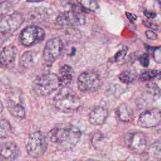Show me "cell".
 <instances>
[{"mask_svg": "<svg viewBox=\"0 0 161 161\" xmlns=\"http://www.w3.org/2000/svg\"><path fill=\"white\" fill-rule=\"evenodd\" d=\"M82 132L74 125L64 127H55L49 131L48 137L51 142L64 152L72 150L80 142Z\"/></svg>", "mask_w": 161, "mask_h": 161, "instance_id": "cell-1", "label": "cell"}, {"mask_svg": "<svg viewBox=\"0 0 161 161\" xmlns=\"http://www.w3.org/2000/svg\"><path fill=\"white\" fill-rule=\"evenodd\" d=\"M53 104L58 111L68 113L77 111L81 106V100L74 91L64 87L54 96Z\"/></svg>", "mask_w": 161, "mask_h": 161, "instance_id": "cell-2", "label": "cell"}, {"mask_svg": "<svg viewBox=\"0 0 161 161\" xmlns=\"http://www.w3.org/2000/svg\"><path fill=\"white\" fill-rule=\"evenodd\" d=\"M60 86L58 75L49 72L37 76L33 82L32 88L37 95L47 96L55 92Z\"/></svg>", "mask_w": 161, "mask_h": 161, "instance_id": "cell-3", "label": "cell"}, {"mask_svg": "<svg viewBox=\"0 0 161 161\" xmlns=\"http://www.w3.org/2000/svg\"><path fill=\"white\" fill-rule=\"evenodd\" d=\"M47 148V139L42 131H35L30 135L26 144V151L30 156L40 158L43 156Z\"/></svg>", "mask_w": 161, "mask_h": 161, "instance_id": "cell-4", "label": "cell"}, {"mask_svg": "<svg viewBox=\"0 0 161 161\" xmlns=\"http://www.w3.org/2000/svg\"><path fill=\"white\" fill-rule=\"evenodd\" d=\"M45 35V33L42 28L36 25H29L21 30L19 35V42L23 46L28 47L43 41Z\"/></svg>", "mask_w": 161, "mask_h": 161, "instance_id": "cell-5", "label": "cell"}, {"mask_svg": "<svg viewBox=\"0 0 161 161\" xmlns=\"http://www.w3.org/2000/svg\"><path fill=\"white\" fill-rule=\"evenodd\" d=\"M63 43L59 38L48 40L43 51V60L46 65L50 66L61 55Z\"/></svg>", "mask_w": 161, "mask_h": 161, "instance_id": "cell-6", "label": "cell"}, {"mask_svg": "<svg viewBox=\"0 0 161 161\" xmlns=\"http://www.w3.org/2000/svg\"><path fill=\"white\" fill-rule=\"evenodd\" d=\"M123 141L125 145L135 153H143L146 150L147 142L145 134L142 132H127L123 135Z\"/></svg>", "mask_w": 161, "mask_h": 161, "instance_id": "cell-7", "label": "cell"}, {"mask_svg": "<svg viewBox=\"0 0 161 161\" xmlns=\"http://www.w3.org/2000/svg\"><path fill=\"white\" fill-rule=\"evenodd\" d=\"M77 87L83 92L91 93L98 90L101 86L99 77L92 72H84L77 78Z\"/></svg>", "mask_w": 161, "mask_h": 161, "instance_id": "cell-8", "label": "cell"}, {"mask_svg": "<svg viewBox=\"0 0 161 161\" xmlns=\"http://www.w3.org/2000/svg\"><path fill=\"white\" fill-rule=\"evenodd\" d=\"M23 15L18 12L6 14L0 19V33L9 34L16 31L23 22Z\"/></svg>", "mask_w": 161, "mask_h": 161, "instance_id": "cell-9", "label": "cell"}, {"mask_svg": "<svg viewBox=\"0 0 161 161\" xmlns=\"http://www.w3.org/2000/svg\"><path fill=\"white\" fill-rule=\"evenodd\" d=\"M161 121V113L158 108H152L142 112L138 118L137 124L144 128L157 126Z\"/></svg>", "mask_w": 161, "mask_h": 161, "instance_id": "cell-10", "label": "cell"}, {"mask_svg": "<svg viewBox=\"0 0 161 161\" xmlns=\"http://www.w3.org/2000/svg\"><path fill=\"white\" fill-rule=\"evenodd\" d=\"M86 17L84 14L75 11H65L60 13L55 22L60 26H80L86 23Z\"/></svg>", "mask_w": 161, "mask_h": 161, "instance_id": "cell-11", "label": "cell"}, {"mask_svg": "<svg viewBox=\"0 0 161 161\" xmlns=\"http://www.w3.org/2000/svg\"><path fill=\"white\" fill-rule=\"evenodd\" d=\"M20 153L19 147L13 142L0 143V161H14Z\"/></svg>", "mask_w": 161, "mask_h": 161, "instance_id": "cell-12", "label": "cell"}, {"mask_svg": "<svg viewBox=\"0 0 161 161\" xmlns=\"http://www.w3.org/2000/svg\"><path fill=\"white\" fill-rule=\"evenodd\" d=\"M18 50L15 46L9 45L2 48L0 51V68L9 69L13 67Z\"/></svg>", "mask_w": 161, "mask_h": 161, "instance_id": "cell-13", "label": "cell"}, {"mask_svg": "<svg viewBox=\"0 0 161 161\" xmlns=\"http://www.w3.org/2000/svg\"><path fill=\"white\" fill-rule=\"evenodd\" d=\"M108 116V110L101 106L94 108L89 114V121L93 125H103Z\"/></svg>", "mask_w": 161, "mask_h": 161, "instance_id": "cell-14", "label": "cell"}, {"mask_svg": "<svg viewBox=\"0 0 161 161\" xmlns=\"http://www.w3.org/2000/svg\"><path fill=\"white\" fill-rule=\"evenodd\" d=\"M115 113L117 118L123 122L131 121L134 117L132 109L125 103L121 104L116 108Z\"/></svg>", "mask_w": 161, "mask_h": 161, "instance_id": "cell-15", "label": "cell"}, {"mask_svg": "<svg viewBox=\"0 0 161 161\" xmlns=\"http://www.w3.org/2000/svg\"><path fill=\"white\" fill-rule=\"evenodd\" d=\"M74 75V71L70 66L68 65H64L62 66L60 69L59 75H58L60 85L66 87L67 85L70 84L73 79Z\"/></svg>", "mask_w": 161, "mask_h": 161, "instance_id": "cell-16", "label": "cell"}, {"mask_svg": "<svg viewBox=\"0 0 161 161\" xmlns=\"http://www.w3.org/2000/svg\"><path fill=\"white\" fill-rule=\"evenodd\" d=\"M160 141L159 140L152 143L147 150L146 161H160Z\"/></svg>", "mask_w": 161, "mask_h": 161, "instance_id": "cell-17", "label": "cell"}, {"mask_svg": "<svg viewBox=\"0 0 161 161\" xmlns=\"http://www.w3.org/2000/svg\"><path fill=\"white\" fill-rule=\"evenodd\" d=\"M9 113L14 117L18 119H23L26 116V111L24 107L14 101H8L6 104Z\"/></svg>", "mask_w": 161, "mask_h": 161, "instance_id": "cell-18", "label": "cell"}, {"mask_svg": "<svg viewBox=\"0 0 161 161\" xmlns=\"http://www.w3.org/2000/svg\"><path fill=\"white\" fill-rule=\"evenodd\" d=\"M35 54L33 51H26L23 53L20 58V64L26 69L31 67L35 64Z\"/></svg>", "mask_w": 161, "mask_h": 161, "instance_id": "cell-19", "label": "cell"}, {"mask_svg": "<svg viewBox=\"0 0 161 161\" xmlns=\"http://www.w3.org/2000/svg\"><path fill=\"white\" fill-rule=\"evenodd\" d=\"M136 73L135 71L128 69L125 70L119 74V80L124 84H130L132 83L136 78Z\"/></svg>", "mask_w": 161, "mask_h": 161, "instance_id": "cell-20", "label": "cell"}, {"mask_svg": "<svg viewBox=\"0 0 161 161\" xmlns=\"http://www.w3.org/2000/svg\"><path fill=\"white\" fill-rule=\"evenodd\" d=\"M140 79L142 81H148L160 77V71L158 70H148L143 72L140 75Z\"/></svg>", "mask_w": 161, "mask_h": 161, "instance_id": "cell-21", "label": "cell"}, {"mask_svg": "<svg viewBox=\"0 0 161 161\" xmlns=\"http://www.w3.org/2000/svg\"><path fill=\"white\" fill-rule=\"evenodd\" d=\"M77 1L83 8L88 11L96 12L99 8L96 0H77Z\"/></svg>", "mask_w": 161, "mask_h": 161, "instance_id": "cell-22", "label": "cell"}, {"mask_svg": "<svg viewBox=\"0 0 161 161\" xmlns=\"http://www.w3.org/2000/svg\"><path fill=\"white\" fill-rule=\"evenodd\" d=\"M12 127L10 123L6 119H0V138H4L10 135Z\"/></svg>", "mask_w": 161, "mask_h": 161, "instance_id": "cell-23", "label": "cell"}, {"mask_svg": "<svg viewBox=\"0 0 161 161\" xmlns=\"http://www.w3.org/2000/svg\"><path fill=\"white\" fill-rule=\"evenodd\" d=\"M127 50L128 48H124L122 50L118 51L113 57H111L109 60V61L111 62H120L121 60H122L126 56V53H127Z\"/></svg>", "mask_w": 161, "mask_h": 161, "instance_id": "cell-24", "label": "cell"}, {"mask_svg": "<svg viewBox=\"0 0 161 161\" xmlns=\"http://www.w3.org/2000/svg\"><path fill=\"white\" fill-rule=\"evenodd\" d=\"M147 49L148 50V52H150V53L152 55L153 57L155 60L156 62L158 63L160 62V47H148L147 46Z\"/></svg>", "mask_w": 161, "mask_h": 161, "instance_id": "cell-25", "label": "cell"}, {"mask_svg": "<svg viewBox=\"0 0 161 161\" xmlns=\"http://www.w3.org/2000/svg\"><path fill=\"white\" fill-rule=\"evenodd\" d=\"M11 5L8 1H4L0 3V16H5L11 9Z\"/></svg>", "mask_w": 161, "mask_h": 161, "instance_id": "cell-26", "label": "cell"}, {"mask_svg": "<svg viewBox=\"0 0 161 161\" xmlns=\"http://www.w3.org/2000/svg\"><path fill=\"white\" fill-rule=\"evenodd\" d=\"M138 60L140 62V64L144 67H147L149 65L150 61L148 56L146 53H144L142 55H141V57H140V58H138Z\"/></svg>", "mask_w": 161, "mask_h": 161, "instance_id": "cell-27", "label": "cell"}, {"mask_svg": "<svg viewBox=\"0 0 161 161\" xmlns=\"http://www.w3.org/2000/svg\"><path fill=\"white\" fill-rule=\"evenodd\" d=\"M145 35L147 37V38L150 40H155L157 38L158 35L156 33L153 32L151 30H147L145 31Z\"/></svg>", "mask_w": 161, "mask_h": 161, "instance_id": "cell-28", "label": "cell"}, {"mask_svg": "<svg viewBox=\"0 0 161 161\" xmlns=\"http://www.w3.org/2000/svg\"><path fill=\"white\" fill-rule=\"evenodd\" d=\"M125 15L126 16L127 18L130 20V21H131L132 23L134 22L135 20H136V19H137V16L135 14H132V13H130L128 12H126L125 13Z\"/></svg>", "mask_w": 161, "mask_h": 161, "instance_id": "cell-29", "label": "cell"}, {"mask_svg": "<svg viewBox=\"0 0 161 161\" xmlns=\"http://www.w3.org/2000/svg\"><path fill=\"white\" fill-rule=\"evenodd\" d=\"M144 15L147 17L148 18H154L156 16L157 14L153 13V12H150L148 11H144Z\"/></svg>", "mask_w": 161, "mask_h": 161, "instance_id": "cell-30", "label": "cell"}, {"mask_svg": "<svg viewBox=\"0 0 161 161\" xmlns=\"http://www.w3.org/2000/svg\"><path fill=\"white\" fill-rule=\"evenodd\" d=\"M43 1V0H26L28 3H40Z\"/></svg>", "mask_w": 161, "mask_h": 161, "instance_id": "cell-31", "label": "cell"}, {"mask_svg": "<svg viewBox=\"0 0 161 161\" xmlns=\"http://www.w3.org/2000/svg\"><path fill=\"white\" fill-rule=\"evenodd\" d=\"M3 106L2 104L0 103V113H1V111H3Z\"/></svg>", "mask_w": 161, "mask_h": 161, "instance_id": "cell-32", "label": "cell"}, {"mask_svg": "<svg viewBox=\"0 0 161 161\" xmlns=\"http://www.w3.org/2000/svg\"><path fill=\"white\" fill-rule=\"evenodd\" d=\"M86 161H96V160H93V159H89V160H87Z\"/></svg>", "mask_w": 161, "mask_h": 161, "instance_id": "cell-33", "label": "cell"}, {"mask_svg": "<svg viewBox=\"0 0 161 161\" xmlns=\"http://www.w3.org/2000/svg\"><path fill=\"white\" fill-rule=\"evenodd\" d=\"M156 1H157V2H158V3L160 4V0H156Z\"/></svg>", "mask_w": 161, "mask_h": 161, "instance_id": "cell-34", "label": "cell"}, {"mask_svg": "<svg viewBox=\"0 0 161 161\" xmlns=\"http://www.w3.org/2000/svg\"><path fill=\"white\" fill-rule=\"evenodd\" d=\"M2 44V41L1 40V38H0V46H1V45Z\"/></svg>", "mask_w": 161, "mask_h": 161, "instance_id": "cell-35", "label": "cell"}]
</instances>
